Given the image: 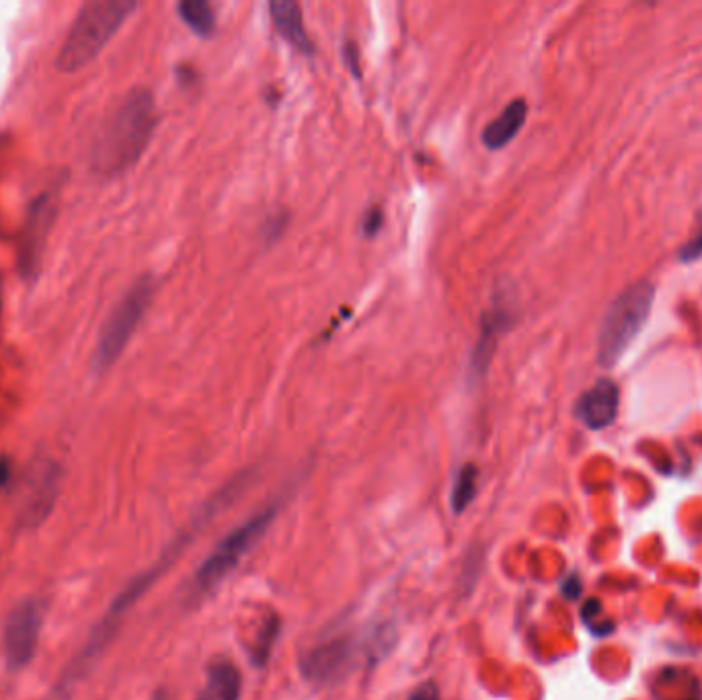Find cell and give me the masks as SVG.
<instances>
[{"mask_svg":"<svg viewBox=\"0 0 702 700\" xmlns=\"http://www.w3.org/2000/svg\"><path fill=\"white\" fill-rule=\"evenodd\" d=\"M156 126L154 99L134 89L117 105L93 148V163L103 173H120L134 165L148 146Z\"/></svg>","mask_w":702,"mask_h":700,"instance_id":"obj_1","label":"cell"},{"mask_svg":"<svg viewBox=\"0 0 702 700\" xmlns=\"http://www.w3.org/2000/svg\"><path fill=\"white\" fill-rule=\"evenodd\" d=\"M136 9L134 0H91L78 11L56 56V68L72 74L83 70L111 42Z\"/></svg>","mask_w":702,"mask_h":700,"instance_id":"obj_2","label":"cell"},{"mask_svg":"<svg viewBox=\"0 0 702 700\" xmlns=\"http://www.w3.org/2000/svg\"><path fill=\"white\" fill-rule=\"evenodd\" d=\"M651 304L653 286L649 282L629 286L610 304L598 335V360L602 366H614L627 352V347L645 325Z\"/></svg>","mask_w":702,"mask_h":700,"instance_id":"obj_3","label":"cell"},{"mask_svg":"<svg viewBox=\"0 0 702 700\" xmlns=\"http://www.w3.org/2000/svg\"><path fill=\"white\" fill-rule=\"evenodd\" d=\"M278 508L271 505L251 516L247 522L234 528L230 534H226L218 547L210 553V557L200 565L198 573H195V588L200 592H208L216 588L218 583L239 567V563L257 547L259 540L265 536L267 528L271 522L276 520Z\"/></svg>","mask_w":702,"mask_h":700,"instance_id":"obj_4","label":"cell"},{"mask_svg":"<svg viewBox=\"0 0 702 700\" xmlns=\"http://www.w3.org/2000/svg\"><path fill=\"white\" fill-rule=\"evenodd\" d=\"M152 298V280L140 278L105 321L95 352V368L107 370L122 356Z\"/></svg>","mask_w":702,"mask_h":700,"instance_id":"obj_5","label":"cell"},{"mask_svg":"<svg viewBox=\"0 0 702 700\" xmlns=\"http://www.w3.org/2000/svg\"><path fill=\"white\" fill-rule=\"evenodd\" d=\"M42 622L44 608L37 600H23L9 612L3 629V653L11 670H23L33 659Z\"/></svg>","mask_w":702,"mask_h":700,"instance_id":"obj_6","label":"cell"},{"mask_svg":"<svg viewBox=\"0 0 702 700\" xmlns=\"http://www.w3.org/2000/svg\"><path fill=\"white\" fill-rule=\"evenodd\" d=\"M356 645L349 637H333L308 649L300 659V672L306 682L333 684L341 680L354 664Z\"/></svg>","mask_w":702,"mask_h":700,"instance_id":"obj_7","label":"cell"},{"mask_svg":"<svg viewBox=\"0 0 702 700\" xmlns=\"http://www.w3.org/2000/svg\"><path fill=\"white\" fill-rule=\"evenodd\" d=\"M618 413V386L602 378L575 405V415L590 430H604Z\"/></svg>","mask_w":702,"mask_h":700,"instance_id":"obj_8","label":"cell"},{"mask_svg":"<svg viewBox=\"0 0 702 700\" xmlns=\"http://www.w3.org/2000/svg\"><path fill=\"white\" fill-rule=\"evenodd\" d=\"M269 11H271L273 25L278 27V31L298 52H304V54L315 52V44H312L310 35L306 31L304 15L298 3H294V0H271Z\"/></svg>","mask_w":702,"mask_h":700,"instance_id":"obj_9","label":"cell"},{"mask_svg":"<svg viewBox=\"0 0 702 700\" xmlns=\"http://www.w3.org/2000/svg\"><path fill=\"white\" fill-rule=\"evenodd\" d=\"M528 118V103L524 99H514L497 118L483 130V144L491 150L503 148L512 142Z\"/></svg>","mask_w":702,"mask_h":700,"instance_id":"obj_10","label":"cell"},{"mask_svg":"<svg viewBox=\"0 0 702 700\" xmlns=\"http://www.w3.org/2000/svg\"><path fill=\"white\" fill-rule=\"evenodd\" d=\"M243 690V676L228 659H218L208 668L206 690L198 700H239Z\"/></svg>","mask_w":702,"mask_h":700,"instance_id":"obj_11","label":"cell"},{"mask_svg":"<svg viewBox=\"0 0 702 700\" xmlns=\"http://www.w3.org/2000/svg\"><path fill=\"white\" fill-rule=\"evenodd\" d=\"M507 327L505 321V313L503 310H491V313H485L481 319V337L477 341L475 354H473V370L475 374H483L491 362V356L495 352L497 345V335Z\"/></svg>","mask_w":702,"mask_h":700,"instance_id":"obj_12","label":"cell"},{"mask_svg":"<svg viewBox=\"0 0 702 700\" xmlns=\"http://www.w3.org/2000/svg\"><path fill=\"white\" fill-rule=\"evenodd\" d=\"M278 635H280V618L276 614L265 616L261 625L251 635V643H249V657L257 668H263L267 664Z\"/></svg>","mask_w":702,"mask_h":700,"instance_id":"obj_13","label":"cell"},{"mask_svg":"<svg viewBox=\"0 0 702 700\" xmlns=\"http://www.w3.org/2000/svg\"><path fill=\"white\" fill-rule=\"evenodd\" d=\"M179 15L198 35L208 37L216 29V15L206 0H181Z\"/></svg>","mask_w":702,"mask_h":700,"instance_id":"obj_14","label":"cell"},{"mask_svg":"<svg viewBox=\"0 0 702 700\" xmlns=\"http://www.w3.org/2000/svg\"><path fill=\"white\" fill-rule=\"evenodd\" d=\"M479 471L475 464H466L462 466V471L458 473L454 487H452V495H450V505L454 514H462L468 505L473 503V499L477 497L479 491Z\"/></svg>","mask_w":702,"mask_h":700,"instance_id":"obj_15","label":"cell"},{"mask_svg":"<svg viewBox=\"0 0 702 700\" xmlns=\"http://www.w3.org/2000/svg\"><path fill=\"white\" fill-rule=\"evenodd\" d=\"M382 222H384V216H382L380 208H372L370 212H366V218H364V224H362L364 235L366 237L376 235V232L382 228Z\"/></svg>","mask_w":702,"mask_h":700,"instance_id":"obj_16","label":"cell"},{"mask_svg":"<svg viewBox=\"0 0 702 700\" xmlns=\"http://www.w3.org/2000/svg\"><path fill=\"white\" fill-rule=\"evenodd\" d=\"M409 700H442V696H440V690L434 682H425L417 690L411 692Z\"/></svg>","mask_w":702,"mask_h":700,"instance_id":"obj_17","label":"cell"},{"mask_svg":"<svg viewBox=\"0 0 702 700\" xmlns=\"http://www.w3.org/2000/svg\"><path fill=\"white\" fill-rule=\"evenodd\" d=\"M700 255H702V226L698 228L696 239L690 241V243H686V245L682 247V251H680V257H682L684 261H692V259L700 257Z\"/></svg>","mask_w":702,"mask_h":700,"instance_id":"obj_18","label":"cell"},{"mask_svg":"<svg viewBox=\"0 0 702 700\" xmlns=\"http://www.w3.org/2000/svg\"><path fill=\"white\" fill-rule=\"evenodd\" d=\"M358 46L354 42H347L345 44V60H347V66L349 70H354L356 76H360V60H358Z\"/></svg>","mask_w":702,"mask_h":700,"instance_id":"obj_19","label":"cell"}]
</instances>
